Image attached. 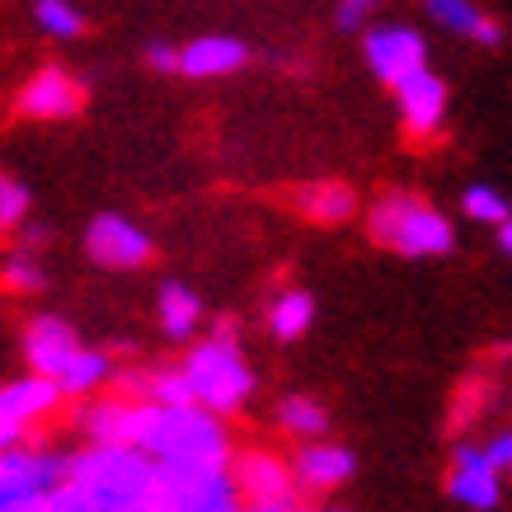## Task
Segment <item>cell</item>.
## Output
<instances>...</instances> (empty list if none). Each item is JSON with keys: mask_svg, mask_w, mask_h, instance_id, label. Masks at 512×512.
<instances>
[{"mask_svg": "<svg viewBox=\"0 0 512 512\" xmlns=\"http://www.w3.org/2000/svg\"><path fill=\"white\" fill-rule=\"evenodd\" d=\"M137 451L151 456L156 470H226L235 456V437L226 419L207 414L198 404H184V409L146 404Z\"/></svg>", "mask_w": 512, "mask_h": 512, "instance_id": "cell-1", "label": "cell"}, {"mask_svg": "<svg viewBox=\"0 0 512 512\" xmlns=\"http://www.w3.org/2000/svg\"><path fill=\"white\" fill-rule=\"evenodd\" d=\"M160 470L137 447H94L66 451V489L80 503V512H132L137 503L156 494Z\"/></svg>", "mask_w": 512, "mask_h": 512, "instance_id": "cell-2", "label": "cell"}, {"mask_svg": "<svg viewBox=\"0 0 512 512\" xmlns=\"http://www.w3.org/2000/svg\"><path fill=\"white\" fill-rule=\"evenodd\" d=\"M179 376H184V386H188V400L198 404V409H207V414H217V419H235L254 400V390H259L254 362L245 357L240 334L226 320L217 325V334L188 343L184 362H179Z\"/></svg>", "mask_w": 512, "mask_h": 512, "instance_id": "cell-3", "label": "cell"}, {"mask_svg": "<svg viewBox=\"0 0 512 512\" xmlns=\"http://www.w3.org/2000/svg\"><path fill=\"white\" fill-rule=\"evenodd\" d=\"M362 221H367V240L400 254V259H447L456 249L451 217L409 188H390V193L372 198L362 207Z\"/></svg>", "mask_w": 512, "mask_h": 512, "instance_id": "cell-4", "label": "cell"}, {"mask_svg": "<svg viewBox=\"0 0 512 512\" xmlns=\"http://www.w3.org/2000/svg\"><path fill=\"white\" fill-rule=\"evenodd\" d=\"M85 254L104 273H137V268L156 259V240H151L146 226H137L123 212H99L85 226Z\"/></svg>", "mask_w": 512, "mask_h": 512, "instance_id": "cell-5", "label": "cell"}, {"mask_svg": "<svg viewBox=\"0 0 512 512\" xmlns=\"http://www.w3.org/2000/svg\"><path fill=\"white\" fill-rule=\"evenodd\" d=\"M362 38V62L381 85H400L428 66V38L414 24H372L357 33Z\"/></svg>", "mask_w": 512, "mask_h": 512, "instance_id": "cell-6", "label": "cell"}, {"mask_svg": "<svg viewBox=\"0 0 512 512\" xmlns=\"http://www.w3.org/2000/svg\"><path fill=\"white\" fill-rule=\"evenodd\" d=\"M231 480H235V494L245 508H282V503H301L292 484V466L282 461L278 451H264V447H249V451H235L231 456Z\"/></svg>", "mask_w": 512, "mask_h": 512, "instance_id": "cell-7", "label": "cell"}, {"mask_svg": "<svg viewBox=\"0 0 512 512\" xmlns=\"http://www.w3.org/2000/svg\"><path fill=\"white\" fill-rule=\"evenodd\" d=\"M287 466H292V484L301 498H334L357 475V456L334 437H320V442H296Z\"/></svg>", "mask_w": 512, "mask_h": 512, "instance_id": "cell-8", "label": "cell"}, {"mask_svg": "<svg viewBox=\"0 0 512 512\" xmlns=\"http://www.w3.org/2000/svg\"><path fill=\"white\" fill-rule=\"evenodd\" d=\"M141 414H146V400L118 390V395H90V400H80L71 423L94 447H137Z\"/></svg>", "mask_w": 512, "mask_h": 512, "instance_id": "cell-9", "label": "cell"}, {"mask_svg": "<svg viewBox=\"0 0 512 512\" xmlns=\"http://www.w3.org/2000/svg\"><path fill=\"white\" fill-rule=\"evenodd\" d=\"M390 94H395L400 127L414 141H433L437 132L447 127L451 90H447V80L437 76L433 66H423V71H414V76H404L400 85H390Z\"/></svg>", "mask_w": 512, "mask_h": 512, "instance_id": "cell-10", "label": "cell"}, {"mask_svg": "<svg viewBox=\"0 0 512 512\" xmlns=\"http://www.w3.org/2000/svg\"><path fill=\"white\" fill-rule=\"evenodd\" d=\"M156 494L170 503L174 512H240V494H235L231 466L226 470H160Z\"/></svg>", "mask_w": 512, "mask_h": 512, "instance_id": "cell-11", "label": "cell"}, {"mask_svg": "<svg viewBox=\"0 0 512 512\" xmlns=\"http://www.w3.org/2000/svg\"><path fill=\"white\" fill-rule=\"evenodd\" d=\"M85 109V85L66 66H43L33 71L15 94V113L29 123H66Z\"/></svg>", "mask_w": 512, "mask_h": 512, "instance_id": "cell-12", "label": "cell"}, {"mask_svg": "<svg viewBox=\"0 0 512 512\" xmlns=\"http://www.w3.org/2000/svg\"><path fill=\"white\" fill-rule=\"evenodd\" d=\"M447 498L466 512H494L498 503H503V475H498L494 461L484 456V442H461V447H451Z\"/></svg>", "mask_w": 512, "mask_h": 512, "instance_id": "cell-13", "label": "cell"}, {"mask_svg": "<svg viewBox=\"0 0 512 512\" xmlns=\"http://www.w3.org/2000/svg\"><path fill=\"white\" fill-rule=\"evenodd\" d=\"M254 47L235 33H198L179 47V62H174V76L188 80H226L235 71H245Z\"/></svg>", "mask_w": 512, "mask_h": 512, "instance_id": "cell-14", "label": "cell"}, {"mask_svg": "<svg viewBox=\"0 0 512 512\" xmlns=\"http://www.w3.org/2000/svg\"><path fill=\"white\" fill-rule=\"evenodd\" d=\"M80 348H85V343H80L76 325L62 320V315H33L29 325H24V362H29V372L43 376V381H57L62 367Z\"/></svg>", "mask_w": 512, "mask_h": 512, "instance_id": "cell-15", "label": "cell"}, {"mask_svg": "<svg viewBox=\"0 0 512 512\" xmlns=\"http://www.w3.org/2000/svg\"><path fill=\"white\" fill-rule=\"evenodd\" d=\"M66 480V451L38 447V442H19V447L0 451V484L15 494H47Z\"/></svg>", "mask_w": 512, "mask_h": 512, "instance_id": "cell-16", "label": "cell"}, {"mask_svg": "<svg viewBox=\"0 0 512 512\" xmlns=\"http://www.w3.org/2000/svg\"><path fill=\"white\" fill-rule=\"evenodd\" d=\"M423 15L433 19L442 33L461 38L475 47H498L503 43V24H498L480 0H423Z\"/></svg>", "mask_w": 512, "mask_h": 512, "instance_id": "cell-17", "label": "cell"}, {"mask_svg": "<svg viewBox=\"0 0 512 512\" xmlns=\"http://www.w3.org/2000/svg\"><path fill=\"white\" fill-rule=\"evenodd\" d=\"M62 409V395L52 381L43 376H19V381H5L0 386V423H15V428H33V423L52 419Z\"/></svg>", "mask_w": 512, "mask_h": 512, "instance_id": "cell-18", "label": "cell"}, {"mask_svg": "<svg viewBox=\"0 0 512 512\" xmlns=\"http://www.w3.org/2000/svg\"><path fill=\"white\" fill-rule=\"evenodd\" d=\"M292 207L311 226H343V221H353L362 212L353 184H343V179H311V184H301L292 193Z\"/></svg>", "mask_w": 512, "mask_h": 512, "instance_id": "cell-19", "label": "cell"}, {"mask_svg": "<svg viewBox=\"0 0 512 512\" xmlns=\"http://www.w3.org/2000/svg\"><path fill=\"white\" fill-rule=\"evenodd\" d=\"M52 386H57L62 400H90V395H104L109 386H118V362H113V353H104V348H80Z\"/></svg>", "mask_w": 512, "mask_h": 512, "instance_id": "cell-20", "label": "cell"}, {"mask_svg": "<svg viewBox=\"0 0 512 512\" xmlns=\"http://www.w3.org/2000/svg\"><path fill=\"white\" fill-rule=\"evenodd\" d=\"M202 296L188 282H165L156 292V325L170 343H193L202 334Z\"/></svg>", "mask_w": 512, "mask_h": 512, "instance_id": "cell-21", "label": "cell"}, {"mask_svg": "<svg viewBox=\"0 0 512 512\" xmlns=\"http://www.w3.org/2000/svg\"><path fill=\"white\" fill-rule=\"evenodd\" d=\"M273 423L292 442H320V437H329V409L315 395H301V390H292V395H282L273 404Z\"/></svg>", "mask_w": 512, "mask_h": 512, "instance_id": "cell-22", "label": "cell"}, {"mask_svg": "<svg viewBox=\"0 0 512 512\" xmlns=\"http://www.w3.org/2000/svg\"><path fill=\"white\" fill-rule=\"evenodd\" d=\"M268 334L278 343H296L306 339L315 325V292H306V287H287V292H278L273 301H268Z\"/></svg>", "mask_w": 512, "mask_h": 512, "instance_id": "cell-23", "label": "cell"}, {"mask_svg": "<svg viewBox=\"0 0 512 512\" xmlns=\"http://www.w3.org/2000/svg\"><path fill=\"white\" fill-rule=\"evenodd\" d=\"M33 24L52 43H76L85 33V10L76 0H33Z\"/></svg>", "mask_w": 512, "mask_h": 512, "instance_id": "cell-24", "label": "cell"}, {"mask_svg": "<svg viewBox=\"0 0 512 512\" xmlns=\"http://www.w3.org/2000/svg\"><path fill=\"white\" fill-rule=\"evenodd\" d=\"M0 287L10 296H38L47 287V268H43V254H33V249H10L5 259H0Z\"/></svg>", "mask_w": 512, "mask_h": 512, "instance_id": "cell-25", "label": "cell"}, {"mask_svg": "<svg viewBox=\"0 0 512 512\" xmlns=\"http://www.w3.org/2000/svg\"><path fill=\"white\" fill-rule=\"evenodd\" d=\"M461 217H466L470 226H498V221L512 217V202H508V193L494 184H466L461 188Z\"/></svg>", "mask_w": 512, "mask_h": 512, "instance_id": "cell-26", "label": "cell"}, {"mask_svg": "<svg viewBox=\"0 0 512 512\" xmlns=\"http://www.w3.org/2000/svg\"><path fill=\"white\" fill-rule=\"evenodd\" d=\"M29 212H33V193L19 179L0 174V235L15 231L19 221H29Z\"/></svg>", "mask_w": 512, "mask_h": 512, "instance_id": "cell-27", "label": "cell"}, {"mask_svg": "<svg viewBox=\"0 0 512 512\" xmlns=\"http://www.w3.org/2000/svg\"><path fill=\"white\" fill-rule=\"evenodd\" d=\"M381 5H386V0H339V5H334V29L339 33L372 29L376 15H381Z\"/></svg>", "mask_w": 512, "mask_h": 512, "instance_id": "cell-28", "label": "cell"}, {"mask_svg": "<svg viewBox=\"0 0 512 512\" xmlns=\"http://www.w3.org/2000/svg\"><path fill=\"white\" fill-rule=\"evenodd\" d=\"M484 456L494 461L498 475H512V428H503V433L489 437V442H484Z\"/></svg>", "mask_w": 512, "mask_h": 512, "instance_id": "cell-29", "label": "cell"}, {"mask_svg": "<svg viewBox=\"0 0 512 512\" xmlns=\"http://www.w3.org/2000/svg\"><path fill=\"white\" fill-rule=\"evenodd\" d=\"M141 57H146V66H151V71H160V76H174L179 47H174V43H146V52H141Z\"/></svg>", "mask_w": 512, "mask_h": 512, "instance_id": "cell-30", "label": "cell"}, {"mask_svg": "<svg viewBox=\"0 0 512 512\" xmlns=\"http://www.w3.org/2000/svg\"><path fill=\"white\" fill-rule=\"evenodd\" d=\"M10 512H62V503H57V494L47 489V494H24Z\"/></svg>", "mask_w": 512, "mask_h": 512, "instance_id": "cell-31", "label": "cell"}, {"mask_svg": "<svg viewBox=\"0 0 512 512\" xmlns=\"http://www.w3.org/2000/svg\"><path fill=\"white\" fill-rule=\"evenodd\" d=\"M19 442H29V428H15V423H0V451L19 447Z\"/></svg>", "mask_w": 512, "mask_h": 512, "instance_id": "cell-32", "label": "cell"}, {"mask_svg": "<svg viewBox=\"0 0 512 512\" xmlns=\"http://www.w3.org/2000/svg\"><path fill=\"white\" fill-rule=\"evenodd\" d=\"M494 240H498V249H503V254L512 259V217H508V221H498V226H494Z\"/></svg>", "mask_w": 512, "mask_h": 512, "instance_id": "cell-33", "label": "cell"}, {"mask_svg": "<svg viewBox=\"0 0 512 512\" xmlns=\"http://www.w3.org/2000/svg\"><path fill=\"white\" fill-rule=\"evenodd\" d=\"M132 512H174V508H170V503H165V498H160V494H151V498H146V503H137V508H132Z\"/></svg>", "mask_w": 512, "mask_h": 512, "instance_id": "cell-34", "label": "cell"}, {"mask_svg": "<svg viewBox=\"0 0 512 512\" xmlns=\"http://www.w3.org/2000/svg\"><path fill=\"white\" fill-rule=\"evenodd\" d=\"M19 498H24V494H15V489H5V484H0V512H10Z\"/></svg>", "mask_w": 512, "mask_h": 512, "instance_id": "cell-35", "label": "cell"}, {"mask_svg": "<svg viewBox=\"0 0 512 512\" xmlns=\"http://www.w3.org/2000/svg\"><path fill=\"white\" fill-rule=\"evenodd\" d=\"M240 512H311L306 503H282V508H240Z\"/></svg>", "mask_w": 512, "mask_h": 512, "instance_id": "cell-36", "label": "cell"}, {"mask_svg": "<svg viewBox=\"0 0 512 512\" xmlns=\"http://www.w3.org/2000/svg\"><path fill=\"white\" fill-rule=\"evenodd\" d=\"M311 512H348V508H339V503H315Z\"/></svg>", "mask_w": 512, "mask_h": 512, "instance_id": "cell-37", "label": "cell"}]
</instances>
